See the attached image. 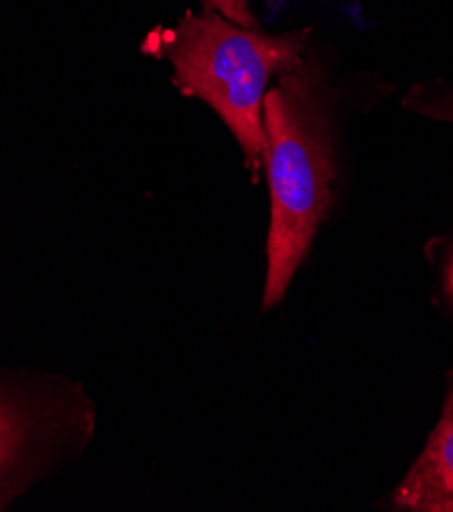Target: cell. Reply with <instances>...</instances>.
Listing matches in <instances>:
<instances>
[{"label":"cell","instance_id":"cell-1","mask_svg":"<svg viewBox=\"0 0 453 512\" xmlns=\"http://www.w3.org/2000/svg\"><path fill=\"white\" fill-rule=\"evenodd\" d=\"M264 131L270 231L262 309L270 311L284 300L333 207L337 137L323 70L309 51L268 88Z\"/></svg>","mask_w":453,"mask_h":512},{"label":"cell","instance_id":"cell-2","mask_svg":"<svg viewBox=\"0 0 453 512\" xmlns=\"http://www.w3.org/2000/svg\"><path fill=\"white\" fill-rule=\"evenodd\" d=\"M307 35H270L203 11L151 31L143 51L170 62L174 86L221 117L243 151L251 178L258 180L266 158V92L284 68L307 54Z\"/></svg>","mask_w":453,"mask_h":512},{"label":"cell","instance_id":"cell-3","mask_svg":"<svg viewBox=\"0 0 453 512\" xmlns=\"http://www.w3.org/2000/svg\"><path fill=\"white\" fill-rule=\"evenodd\" d=\"M94 427V406L80 384L0 368V510L82 453Z\"/></svg>","mask_w":453,"mask_h":512},{"label":"cell","instance_id":"cell-4","mask_svg":"<svg viewBox=\"0 0 453 512\" xmlns=\"http://www.w3.org/2000/svg\"><path fill=\"white\" fill-rule=\"evenodd\" d=\"M392 504L415 512H453V378L441 419L407 478L394 490Z\"/></svg>","mask_w":453,"mask_h":512},{"label":"cell","instance_id":"cell-5","mask_svg":"<svg viewBox=\"0 0 453 512\" xmlns=\"http://www.w3.org/2000/svg\"><path fill=\"white\" fill-rule=\"evenodd\" d=\"M405 107L429 119L453 123V88L439 84L415 86L405 98Z\"/></svg>","mask_w":453,"mask_h":512},{"label":"cell","instance_id":"cell-6","mask_svg":"<svg viewBox=\"0 0 453 512\" xmlns=\"http://www.w3.org/2000/svg\"><path fill=\"white\" fill-rule=\"evenodd\" d=\"M203 11L221 13L223 17H227L229 21L241 27H249V29L260 27L256 17L249 11L247 0H203Z\"/></svg>","mask_w":453,"mask_h":512},{"label":"cell","instance_id":"cell-7","mask_svg":"<svg viewBox=\"0 0 453 512\" xmlns=\"http://www.w3.org/2000/svg\"><path fill=\"white\" fill-rule=\"evenodd\" d=\"M443 292L449 300V304L453 306V243H451V249L447 253V260H445V266H443Z\"/></svg>","mask_w":453,"mask_h":512}]
</instances>
